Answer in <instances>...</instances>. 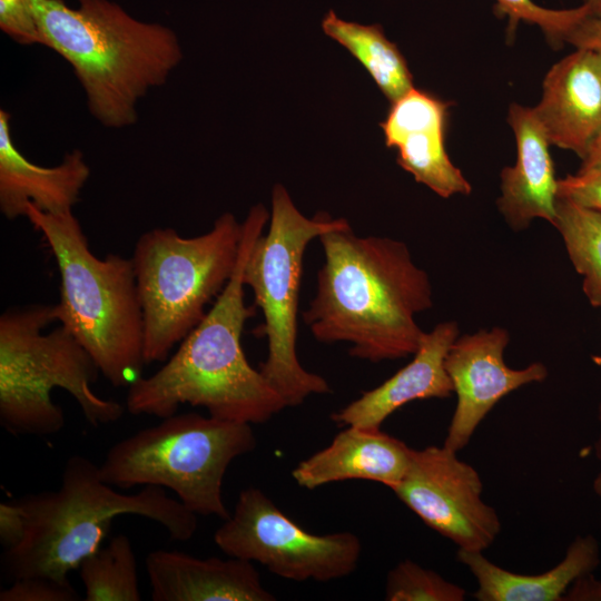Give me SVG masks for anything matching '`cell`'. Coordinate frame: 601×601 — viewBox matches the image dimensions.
I'll return each instance as SVG.
<instances>
[{"label": "cell", "mask_w": 601, "mask_h": 601, "mask_svg": "<svg viewBox=\"0 0 601 601\" xmlns=\"http://www.w3.org/2000/svg\"><path fill=\"white\" fill-rule=\"evenodd\" d=\"M10 114L0 109V211L8 220L26 216L31 204L49 214L72 210L90 177L83 154L73 149L53 167L28 160L10 131Z\"/></svg>", "instance_id": "cell-17"}, {"label": "cell", "mask_w": 601, "mask_h": 601, "mask_svg": "<svg viewBox=\"0 0 601 601\" xmlns=\"http://www.w3.org/2000/svg\"><path fill=\"white\" fill-rule=\"evenodd\" d=\"M324 262L302 313L321 343L345 342L353 357L378 363L413 355L425 334L416 315L432 306V285L401 240L357 236L351 226L319 236Z\"/></svg>", "instance_id": "cell-1"}, {"label": "cell", "mask_w": 601, "mask_h": 601, "mask_svg": "<svg viewBox=\"0 0 601 601\" xmlns=\"http://www.w3.org/2000/svg\"><path fill=\"white\" fill-rule=\"evenodd\" d=\"M322 28L362 63L391 104L413 88L412 73L404 56L385 37L381 26L348 22L329 11Z\"/></svg>", "instance_id": "cell-21"}, {"label": "cell", "mask_w": 601, "mask_h": 601, "mask_svg": "<svg viewBox=\"0 0 601 601\" xmlns=\"http://www.w3.org/2000/svg\"><path fill=\"white\" fill-rule=\"evenodd\" d=\"M553 226L561 234L569 258L583 277L589 303L601 307V214L558 197Z\"/></svg>", "instance_id": "cell-22"}, {"label": "cell", "mask_w": 601, "mask_h": 601, "mask_svg": "<svg viewBox=\"0 0 601 601\" xmlns=\"http://www.w3.org/2000/svg\"><path fill=\"white\" fill-rule=\"evenodd\" d=\"M24 217L41 233L57 263V322L80 342L111 385L129 386L146 364L131 257H97L72 210L49 214L28 204Z\"/></svg>", "instance_id": "cell-5"}, {"label": "cell", "mask_w": 601, "mask_h": 601, "mask_svg": "<svg viewBox=\"0 0 601 601\" xmlns=\"http://www.w3.org/2000/svg\"><path fill=\"white\" fill-rule=\"evenodd\" d=\"M252 424L174 414L114 444L99 465L106 483L122 490L156 485L171 490L191 512L226 520L221 494L229 464L252 452Z\"/></svg>", "instance_id": "cell-8"}, {"label": "cell", "mask_w": 601, "mask_h": 601, "mask_svg": "<svg viewBox=\"0 0 601 601\" xmlns=\"http://www.w3.org/2000/svg\"><path fill=\"white\" fill-rule=\"evenodd\" d=\"M86 601H139L137 562L125 534L86 558L79 566Z\"/></svg>", "instance_id": "cell-23"}, {"label": "cell", "mask_w": 601, "mask_h": 601, "mask_svg": "<svg viewBox=\"0 0 601 601\" xmlns=\"http://www.w3.org/2000/svg\"><path fill=\"white\" fill-rule=\"evenodd\" d=\"M26 531V515L18 503L2 502L0 504V542L4 550L17 546Z\"/></svg>", "instance_id": "cell-29"}, {"label": "cell", "mask_w": 601, "mask_h": 601, "mask_svg": "<svg viewBox=\"0 0 601 601\" xmlns=\"http://www.w3.org/2000/svg\"><path fill=\"white\" fill-rule=\"evenodd\" d=\"M412 451L380 428L347 426L328 446L299 462L292 476L306 490L347 480L373 481L392 490L404 477Z\"/></svg>", "instance_id": "cell-19"}, {"label": "cell", "mask_w": 601, "mask_h": 601, "mask_svg": "<svg viewBox=\"0 0 601 601\" xmlns=\"http://www.w3.org/2000/svg\"><path fill=\"white\" fill-rule=\"evenodd\" d=\"M456 453L445 445L413 450L404 477L392 491L460 550L483 552L499 535L501 522L482 499L477 471Z\"/></svg>", "instance_id": "cell-11"}, {"label": "cell", "mask_w": 601, "mask_h": 601, "mask_svg": "<svg viewBox=\"0 0 601 601\" xmlns=\"http://www.w3.org/2000/svg\"><path fill=\"white\" fill-rule=\"evenodd\" d=\"M55 322V304L10 307L0 316V424L11 434L48 436L63 427V412L51 398L56 387L95 427L124 414L121 404L92 390L100 370L80 342L62 325L45 333Z\"/></svg>", "instance_id": "cell-6"}, {"label": "cell", "mask_w": 601, "mask_h": 601, "mask_svg": "<svg viewBox=\"0 0 601 601\" xmlns=\"http://www.w3.org/2000/svg\"><path fill=\"white\" fill-rule=\"evenodd\" d=\"M0 28L20 45H42L29 0H0Z\"/></svg>", "instance_id": "cell-27"}, {"label": "cell", "mask_w": 601, "mask_h": 601, "mask_svg": "<svg viewBox=\"0 0 601 601\" xmlns=\"http://www.w3.org/2000/svg\"><path fill=\"white\" fill-rule=\"evenodd\" d=\"M214 541L228 556L258 562L274 574L298 582L347 577L362 552L354 533L307 532L257 487L239 493L233 514L216 530Z\"/></svg>", "instance_id": "cell-10"}, {"label": "cell", "mask_w": 601, "mask_h": 601, "mask_svg": "<svg viewBox=\"0 0 601 601\" xmlns=\"http://www.w3.org/2000/svg\"><path fill=\"white\" fill-rule=\"evenodd\" d=\"M499 13L509 17L510 27L515 29L520 21L535 24L542 29L552 43L566 40L569 33L584 18L590 16L587 4L565 10L546 9L532 0H495Z\"/></svg>", "instance_id": "cell-25"}, {"label": "cell", "mask_w": 601, "mask_h": 601, "mask_svg": "<svg viewBox=\"0 0 601 601\" xmlns=\"http://www.w3.org/2000/svg\"><path fill=\"white\" fill-rule=\"evenodd\" d=\"M457 559L475 578L477 589L473 595L479 601H561L578 579L598 568L600 548L593 535H578L562 561L539 574L505 570L486 559L482 551L459 549Z\"/></svg>", "instance_id": "cell-20"}, {"label": "cell", "mask_w": 601, "mask_h": 601, "mask_svg": "<svg viewBox=\"0 0 601 601\" xmlns=\"http://www.w3.org/2000/svg\"><path fill=\"white\" fill-rule=\"evenodd\" d=\"M575 48H587L601 55V18L588 16L566 37Z\"/></svg>", "instance_id": "cell-30"}, {"label": "cell", "mask_w": 601, "mask_h": 601, "mask_svg": "<svg viewBox=\"0 0 601 601\" xmlns=\"http://www.w3.org/2000/svg\"><path fill=\"white\" fill-rule=\"evenodd\" d=\"M46 46L73 69L90 114L105 127L137 121V104L183 59L170 28L144 22L109 0H29Z\"/></svg>", "instance_id": "cell-3"}, {"label": "cell", "mask_w": 601, "mask_h": 601, "mask_svg": "<svg viewBox=\"0 0 601 601\" xmlns=\"http://www.w3.org/2000/svg\"><path fill=\"white\" fill-rule=\"evenodd\" d=\"M269 220L258 204L243 221L238 265L201 322L154 374L128 386L126 408L134 415L171 416L180 404L205 407L216 418L248 424L267 422L287 407L284 398L246 358L242 334L255 314L244 300L247 254Z\"/></svg>", "instance_id": "cell-2"}, {"label": "cell", "mask_w": 601, "mask_h": 601, "mask_svg": "<svg viewBox=\"0 0 601 601\" xmlns=\"http://www.w3.org/2000/svg\"><path fill=\"white\" fill-rule=\"evenodd\" d=\"M243 223L230 213L210 230L183 237L170 227L142 233L131 257L144 316L146 364L164 362L205 317L235 273Z\"/></svg>", "instance_id": "cell-7"}, {"label": "cell", "mask_w": 601, "mask_h": 601, "mask_svg": "<svg viewBox=\"0 0 601 601\" xmlns=\"http://www.w3.org/2000/svg\"><path fill=\"white\" fill-rule=\"evenodd\" d=\"M564 600L601 601V582L592 573L578 579L568 590Z\"/></svg>", "instance_id": "cell-31"}, {"label": "cell", "mask_w": 601, "mask_h": 601, "mask_svg": "<svg viewBox=\"0 0 601 601\" xmlns=\"http://www.w3.org/2000/svg\"><path fill=\"white\" fill-rule=\"evenodd\" d=\"M459 337L455 322L425 333L413 359L377 387L364 392L331 418L342 425L380 428L403 405L426 398H446L453 384L445 370L446 354Z\"/></svg>", "instance_id": "cell-15"}, {"label": "cell", "mask_w": 601, "mask_h": 601, "mask_svg": "<svg viewBox=\"0 0 601 601\" xmlns=\"http://www.w3.org/2000/svg\"><path fill=\"white\" fill-rule=\"evenodd\" d=\"M508 122L516 141V160L501 173L499 209L514 230L525 229L534 218L553 225L558 180L551 142L534 108L511 105Z\"/></svg>", "instance_id": "cell-18"}, {"label": "cell", "mask_w": 601, "mask_h": 601, "mask_svg": "<svg viewBox=\"0 0 601 601\" xmlns=\"http://www.w3.org/2000/svg\"><path fill=\"white\" fill-rule=\"evenodd\" d=\"M465 590L412 560L398 562L387 574L385 600L463 601Z\"/></svg>", "instance_id": "cell-24"}, {"label": "cell", "mask_w": 601, "mask_h": 601, "mask_svg": "<svg viewBox=\"0 0 601 601\" xmlns=\"http://www.w3.org/2000/svg\"><path fill=\"white\" fill-rule=\"evenodd\" d=\"M534 111L550 142L582 159L601 135V55L577 48L553 65Z\"/></svg>", "instance_id": "cell-14"}, {"label": "cell", "mask_w": 601, "mask_h": 601, "mask_svg": "<svg viewBox=\"0 0 601 601\" xmlns=\"http://www.w3.org/2000/svg\"><path fill=\"white\" fill-rule=\"evenodd\" d=\"M588 6L590 16L601 18V0H584Z\"/></svg>", "instance_id": "cell-34"}, {"label": "cell", "mask_w": 601, "mask_h": 601, "mask_svg": "<svg viewBox=\"0 0 601 601\" xmlns=\"http://www.w3.org/2000/svg\"><path fill=\"white\" fill-rule=\"evenodd\" d=\"M351 226L345 218L317 213L304 216L285 187L272 193V215L266 233L252 245L243 268V282L264 316L256 331L267 339V357L260 373L287 406L300 405L308 396L331 393L327 381L305 370L297 356V328L303 259L308 244L325 233Z\"/></svg>", "instance_id": "cell-9"}, {"label": "cell", "mask_w": 601, "mask_h": 601, "mask_svg": "<svg viewBox=\"0 0 601 601\" xmlns=\"http://www.w3.org/2000/svg\"><path fill=\"white\" fill-rule=\"evenodd\" d=\"M510 336L493 327L457 337L445 357V370L457 403L444 445L454 452L464 449L475 430L502 397L519 387L543 382L548 370L542 363L510 368L503 358Z\"/></svg>", "instance_id": "cell-12"}, {"label": "cell", "mask_w": 601, "mask_h": 601, "mask_svg": "<svg viewBox=\"0 0 601 601\" xmlns=\"http://www.w3.org/2000/svg\"><path fill=\"white\" fill-rule=\"evenodd\" d=\"M598 420L600 423V433L594 444V453L600 463L599 472L593 480V491L601 499V403L598 408Z\"/></svg>", "instance_id": "cell-33"}, {"label": "cell", "mask_w": 601, "mask_h": 601, "mask_svg": "<svg viewBox=\"0 0 601 601\" xmlns=\"http://www.w3.org/2000/svg\"><path fill=\"white\" fill-rule=\"evenodd\" d=\"M579 170L601 171V135L591 144Z\"/></svg>", "instance_id": "cell-32"}, {"label": "cell", "mask_w": 601, "mask_h": 601, "mask_svg": "<svg viewBox=\"0 0 601 601\" xmlns=\"http://www.w3.org/2000/svg\"><path fill=\"white\" fill-rule=\"evenodd\" d=\"M449 107L450 102L413 87L392 102L380 124L385 145L397 151L398 165L417 183L444 198L472 191L446 151Z\"/></svg>", "instance_id": "cell-13"}, {"label": "cell", "mask_w": 601, "mask_h": 601, "mask_svg": "<svg viewBox=\"0 0 601 601\" xmlns=\"http://www.w3.org/2000/svg\"><path fill=\"white\" fill-rule=\"evenodd\" d=\"M102 481L99 465L71 455L58 490L26 495L18 501L26 515L20 543L4 550L1 565L12 581L48 577L70 582L68 574L101 548L111 521L136 514L162 525L174 540L187 541L196 532L197 518L164 487L147 485L126 494Z\"/></svg>", "instance_id": "cell-4"}, {"label": "cell", "mask_w": 601, "mask_h": 601, "mask_svg": "<svg viewBox=\"0 0 601 601\" xmlns=\"http://www.w3.org/2000/svg\"><path fill=\"white\" fill-rule=\"evenodd\" d=\"M154 601H273L250 561L155 550L145 560Z\"/></svg>", "instance_id": "cell-16"}, {"label": "cell", "mask_w": 601, "mask_h": 601, "mask_svg": "<svg viewBox=\"0 0 601 601\" xmlns=\"http://www.w3.org/2000/svg\"><path fill=\"white\" fill-rule=\"evenodd\" d=\"M79 593L70 582L48 577H26L0 591V601H78Z\"/></svg>", "instance_id": "cell-26"}, {"label": "cell", "mask_w": 601, "mask_h": 601, "mask_svg": "<svg viewBox=\"0 0 601 601\" xmlns=\"http://www.w3.org/2000/svg\"><path fill=\"white\" fill-rule=\"evenodd\" d=\"M558 197L601 214V171H578L558 180Z\"/></svg>", "instance_id": "cell-28"}]
</instances>
